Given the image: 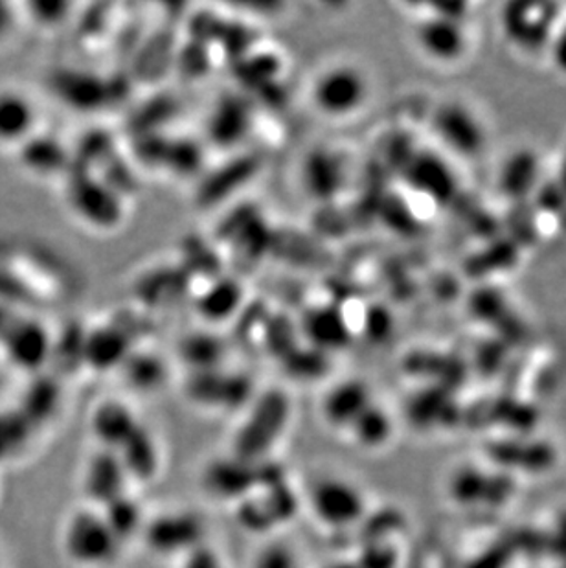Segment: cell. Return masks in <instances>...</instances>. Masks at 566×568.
Segmentation results:
<instances>
[{
  "instance_id": "14",
  "label": "cell",
  "mask_w": 566,
  "mask_h": 568,
  "mask_svg": "<svg viewBox=\"0 0 566 568\" xmlns=\"http://www.w3.org/2000/svg\"><path fill=\"white\" fill-rule=\"evenodd\" d=\"M265 499H243L240 519L251 531H267L271 526L287 520L296 509V500L289 491L287 484L263 489Z\"/></svg>"
},
{
  "instance_id": "3",
  "label": "cell",
  "mask_w": 566,
  "mask_h": 568,
  "mask_svg": "<svg viewBox=\"0 0 566 568\" xmlns=\"http://www.w3.org/2000/svg\"><path fill=\"white\" fill-rule=\"evenodd\" d=\"M0 349L19 368L36 371L49 357V333L21 310L0 302Z\"/></svg>"
},
{
  "instance_id": "11",
  "label": "cell",
  "mask_w": 566,
  "mask_h": 568,
  "mask_svg": "<svg viewBox=\"0 0 566 568\" xmlns=\"http://www.w3.org/2000/svg\"><path fill=\"white\" fill-rule=\"evenodd\" d=\"M406 181L433 203H449L458 190L453 168L436 153H417L406 164Z\"/></svg>"
},
{
  "instance_id": "9",
  "label": "cell",
  "mask_w": 566,
  "mask_h": 568,
  "mask_svg": "<svg viewBox=\"0 0 566 568\" xmlns=\"http://www.w3.org/2000/svg\"><path fill=\"white\" fill-rule=\"evenodd\" d=\"M144 536L153 552L186 556L203 545L204 526L198 515L164 514L145 526Z\"/></svg>"
},
{
  "instance_id": "32",
  "label": "cell",
  "mask_w": 566,
  "mask_h": 568,
  "mask_svg": "<svg viewBox=\"0 0 566 568\" xmlns=\"http://www.w3.org/2000/svg\"><path fill=\"white\" fill-rule=\"evenodd\" d=\"M252 568H299V559L285 542H271L257 554Z\"/></svg>"
},
{
  "instance_id": "21",
  "label": "cell",
  "mask_w": 566,
  "mask_h": 568,
  "mask_svg": "<svg viewBox=\"0 0 566 568\" xmlns=\"http://www.w3.org/2000/svg\"><path fill=\"white\" fill-rule=\"evenodd\" d=\"M305 332L319 348H341L350 341L346 321L335 310H319L311 313Z\"/></svg>"
},
{
  "instance_id": "6",
  "label": "cell",
  "mask_w": 566,
  "mask_h": 568,
  "mask_svg": "<svg viewBox=\"0 0 566 568\" xmlns=\"http://www.w3.org/2000/svg\"><path fill=\"white\" fill-rule=\"evenodd\" d=\"M310 505L316 517L333 528L353 525L364 514L363 494L344 478L316 480L311 486Z\"/></svg>"
},
{
  "instance_id": "19",
  "label": "cell",
  "mask_w": 566,
  "mask_h": 568,
  "mask_svg": "<svg viewBox=\"0 0 566 568\" xmlns=\"http://www.w3.org/2000/svg\"><path fill=\"white\" fill-rule=\"evenodd\" d=\"M114 455L120 458L129 477L150 480L159 469V450L150 433L140 425V429L120 447Z\"/></svg>"
},
{
  "instance_id": "34",
  "label": "cell",
  "mask_w": 566,
  "mask_h": 568,
  "mask_svg": "<svg viewBox=\"0 0 566 568\" xmlns=\"http://www.w3.org/2000/svg\"><path fill=\"white\" fill-rule=\"evenodd\" d=\"M181 568H223V564H221L220 556L212 548L201 545L192 552L186 554Z\"/></svg>"
},
{
  "instance_id": "18",
  "label": "cell",
  "mask_w": 566,
  "mask_h": 568,
  "mask_svg": "<svg viewBox=\"0 0 566 568\" xmlns=\"http://www.w3.org/2000/svg\"><path fill=\"white\" fill-rule=\"evenodd\" d=\"M140 429L139 419L122 403H103L92 416V430L103 449L118 453L125 442Z\"/></svg>"
},
{
  "instance_id": "2",
  "label": "cell",
  "mask_w": 566,
  "mask_h": 568,
  "mask_svg": "<svg viewBox=\"0 0 566 568\" xmlns=\"http://www.w3.org/2000/svg\"><path fill=\"white\" fill-rule=\"evenodd\" d=\"M287 419V397L276 390L265 394L235 436L234 456L245 460H263L282 435Z\"/></svg>"
},
{
  "instance_id": "35",
  "label": "cell",
  "mask_w": 566,
  "mask_h": 568,
  "mask_svg": "<svg viewBox=\"0 0 566 568\" xmlns=\"http://www.w3.org/2000/svg\"><path fill=\"white\" fill-rule=\"evenodd\" d=\"M366 332H368L370 337H375L377 341H383V338L388 335L391 332L392 322L388 318V313L385 310H372L366 316Z\"/></svg>"
},
{
  "instance_id": "10",
  "label": "cell",
  "mask_w": 566,
  "mask_h": 568,
  "mask_svg": "<svg viewBox=\"0 0 566 568\" xmlns=\"http://www.w3.org/2000/svg\"><path fill=\"white\" fill-rule=\"evenodd\" d=\"M416 39L423 54L438 63L458 61L469 47L464 22L438 13H431L427 19H423L417 27Z\"/></svg>"
},
{
  "instance_id": "7",
  "label": "cell",
  "mask_w": 566,
  "mask_h": 568,
  "mask_svg": "<svg viewBox=\"0 0 566 568\" xmlns=\"http://www.w3.org/2000/svg\"><path fill=\"white\" fill-rule=\"evenodd\" d=\"M434 128L451 151L478 156L486 150V128L465 103L445 102L434 114Z\"/></svg>"
},
{
  "instance_id": "5",
  "label": "cell",
  "mask_w": 566,
  "mask_h": 568,
  "mask_svg": "<svg viewBox=\"0 0 566 568\" xmlns=\"http://www.w3.org/2000/svg\"><path fill=\"white\" fill-rule=\"evenodd\" d=\"M557 4L509 2L501 13V27L513 47L528 54L548 49L557 24Z\"/></svg>"
},
{
  "instance_id": "1",
  "label": "cell",
  "mask_w": 566,
  "mask_h": 568,
  "mask_svg": "<svg viewBox=\"0 0 566 568\" xmlns=\"http://www.w3.org/2000/svg\"><path fill=\"white\" fill-rule=\"evenodd\" d=\"M283 483V473L267 460H245L229 456L204 473L206 489L221 499H246L257 488L267 489Z\"/></svg>"
},
{
  "instance_id": "20",
  "label": "cell",
  "mask_w": 566,
  "mask_h": 568,
  "mask_svg": "<svg viewBox=\"0 0 566 568\" xmlns=\"http://www.w3.org/2000/svg\"><path fill=\"white\" fill-rule=\"evenodd\" d=\"M70 197L74 209L80 210L87 220H92V223L108 226L118 220V206L113 195L109 190H103L91 181H74Z\"/></svg>"
},
{
  "instance_id": "28",
  "label": "cell",
  "mask_w": 566,
  "mask_h": 568,
  "mask_svg": "<svg viewBox=\"0 0 566 568\" xmlns=\"http://www.w3.org/2000/svg\"><path fill=\"white\" fill-rule=\"evenodd\" d=\"M33 425L22 410L0 413V462L16 455L27 444Z\"/></svg>"
},
{
  "instance_id": "31",
  "label": "cell",
  "mask_w": 566,
  "mask_h": 568,
  "mask_svg": "<svg viewBox=\"0 0 566 568\" xmlns=\"http://www.w3.org/2000/svg\"><path fill=\"white\" fill-rule=\"evenodd\" d=\"M125 372L131 385L142 390H153L164 381V368L155 357H134Z\"/></svg>"
},
{
  "instance_id": "4",
  "label": "cell",
  "mask_w": 566,
  "mask_h": 568,
  "mask_svg": "<svg viewBox=\"0 0 566 568\" xmlns=\"http://www.w3.org/2000/svg\"><path fill=\"white\" fill-rule=\"evenodd\" d=\"M120 545L103 515L89 509L72 515L64 530V550L72 561L83 567L111 564L120 552Z\"/></svg>"
},
{
  "instance_id": "15",
  "label": "cell",
  "mask_w": 566,
  "mask_h": 568,
  "mask_svg": "<svg viewBox=\"0 0 566 568\" xmlns=\"http://www.w3.org/2000/svg\"><path fill=\"white\" fill-rule=\"evenodd\" d=\"M540 161L534 151L518 150L506 159L498 173V186L509 199L529 197L539 190Z\"/></svg>"
},
{
  "instance_id": "33",
  "label": "cell",
  "mask_w": 566,
  "mask_h": 568,
  "mask_svg": "<svg viewBox=\"0 0 566 568\" xmlns=\"http://www.w3.org/2000/svg\"><path fill=\"white\" fill-rule=\"evenodd\" d=\"M324 365H326V361L322 355H319V352H307V354L293 352V354H287V366L293 376L316 377L324 372Z\"/></svg>"
},
{
  "instance_id": "38",
  "label": "cell",
  "mask_w": 566,
  "mask_h": 568,
  "mask_svg": "<svg viewBox=\"0 0 566 568\" xmlns=\"http://www.w3.org/2000/svg\"><path fill=\"white\" fill-rule=\"evenodd\" d=\"M11 16L8 13V6H0V36H4L10 28Z\"/></svg>"
},
{
  "instance_id": "22",
  "label": "cell",
  "mask_w": 566,
  "mask_h": 568,
  "mask_svg": "<svg viewBox=\"0 0 566 568\" xmlns=\"http://www.w3.org/2000/svg\"><path fill=\"white\" fill-rule=\"evenodd\" d=\"M342 170L335 156L330 153H313L305 164V181L311 192L326 199L337 192L341 184Z\"/></svg>"
},
{
  "instance_id": "30",
  "label": "cell",
  "mask_w": 566,
  "mask_h": 568,
  "mask_svg": "<svg viewBox=\"0 0 566 568\" xmlns=\"http://www.w3.org/2000/svg\"><path fill=\"white\" fill-rule=\"evenodd\" d=\"M182 355L190 365L195 366V371H214L218 361H220L221 346L214 337L198 335V337L188 338L182 346Z\"/></svg>"
},
{
  "instance_id": "40",
  "label": "cell",
  "mask_w": 566,
  "mask_h": 568,
  "mask_svg": "<svg viewBox=\"0 0 566 568\" xmlns=\"http://www.w3.org/2000/svg\"><path fill=\"white\" fill-rule=\"evenodd\" d=\"M338 568H342V567H338Z\"/></svg>"
},
{
  "instance_id": "39",
  "label": "cell",
  "mask_w": 566,
  "mask_h": 568,
  "mask_svg": "<svg viewBox=\"0 0 566 568\" xmlns=\"http://www.w3.org/2000/svg\"><path fill=\"white\" fill-rule=\"evenodd\" d=\"M557 184H559L563 192L566 193V155L565 159H563L562 168H559V178H557Z\"/></svg>"
},
{
  "instance_id": "13",
  "label": "cell",
  "mask_w": 566,
  "mask_h": 568,
  "mask_svg": "<svg viewBox=\"0 0 566 568\" xmlns=\"http://www.w3.org/2000/svg\"><path fill=\"white\" fill-rule=\"evenodd\" d=\"M129 475L122 462L111 450H98L85 471V494L92 503L108 506L125 494Z\"/></svg>"
},
{
  "instance_id": "26",
  "label": "cell",
  "mask_w": 566,
  "mask_h": 568,
  "mask_svg": "<svg viewBox=\"0 0 566 568\" xmlns=\"http://www.w3.org/2000/svg\"><path fill=\"white\" fill-rule=\"evenodd\" d=\"M128 344L125 338L113 329H102L89 337L85 346V357L92 366L108 371L109 366H114L125 357Z\"/></svg>"
},
{
  "instance_id": "29",
  "label": "cell",
  "mask_w": 566,
  "mask_h": 568,
  "mask_svg": "<svg viewBox=\"0 0 566 568\" xmlns=\"http://www.w3.org/2000/svg\"><path fill=\"white\" fill-rule=\"evenodd\" d=\"M240 287L232 282H221L204 295L199 304L201 313L209 318H225L240 304Z\"/></svg>"
},
{
  "instance_id": "8",
  "label": "cell",
  "mask_w": 566,
  "mask_h": 568,
  "mask_svg": "<svg viewBox=\"0 0 566 568\" xmlns=\"http://www.w3.org/2000/svg\"><path fill=\"white\" fill-rule=\"evenodd\" d=\"M315 102L324 113L342 116L357 111L368 97V83L353 67H335L316 81Z\"/></svg>"
},
{
  "instance_id": "17",
  "label": "cell",
  "mask_w": 566,
  "mask_h": 568,
  "mask_svg": "<svg viewBox=\"0 0 566 568\" xmlns=\"http://www.w3.org/2000/svg\"><path fill=\"white\" fill-rule=\"evenodd\" d=\"M368 386L361 381H344L327 394L324 416L337 427L350 429L353 422L372 405Z\"/></svg>"
},
{
  "instance_id": "36",
  "label": "cell",
  "mask_w": 566,
  "mask_h": 568,
  "mask_svg": "<svg viewBox=\"0 0 566 568\" xmlns=\"http://www.w3.org/2000/svg\"><path fill=\"white\" fill-rule=\"evenodd\" d=\"M548 52H550L552 63L556 67L563 75H566V24H563L559 30H556L550 44H548Z\"/></svg>"
},
{
  "instance_id": "16",
  "label": "cell",
  "mask_w": 566,
  "mask_h": 568,
  "mask_svg": "<svg viewBox=\"0 0 566 568\" xmlns=\"http://www.w3.org/2000/svg\"><path fill=\"white\" fill-rule=\"evenodd\" d=\"M36 128V109L16 91H0V144H24Z\"/></svg>"
},
{
  "instance_id": "25",
  "label": "cell",
  "mask_w": 566,
  "mask_h": 568,
  "mask_svg": "<svg viewBox=\"0 0 566 568\" xmlns=\"http://www.w3.org/2000/svg\"><path fill=\"white\" fill-rule=\"evenodd\" d=\"M103 519H105L109 528L113 530L120 542L133 537L142 528L140 506L137 505V500L128 497V494H123L113 503L103 506Z\"/></svg>"
},
{
  "instance_id": "23",
  "label": "cell",
  "mask_w": 566,
  "mask_h": 568,
  "mask_svg": "<svg viewBox=\"0 0 566 568\" xmlns=\"http://www.w3.org/2000/svg\"><path fill=\"white\" fill-rule=\"evenodd\" d=\"M392 429L394 427H392L391 416L375 403H372L350 427L355 440L366 449H377L381 445H385L391 438Z\"/></svg>"
},
{
  "instance_id": "27",
  "label": "cell",
  "mask_w": 566,
  "mask_h": 568,
  "mask_svg": "<svg viewBox=\"0 0 566 568\" xmlns=\"http://www.w3.org/2000/svg\"><path fill=\"white\" fill-rule=\"evenodd\" d=\"M22 164L32 172L52 173L64 164V153L54 140L30 139L21 144Z\"/></svg>"
},
{
  "instance_id": "12",
  "label": "cell",
  "mask_w": 566,
  "mask_h": 568,
  "mask_svg": "<svg viewBox=\"0 0 566 568\" xmlns=\"http://www.w3.org/2000/svg\"><path fill=\"white\" fill-rule=\"evenodd\" d=\"M251 383L245 377L215 371L198 372L188 383L192 399L209 407L235 408L251 397Z\"/></svg>"
},
{
  "instance_id": "37",
  "label": "cell",
  "mask_w": 566,
  "mask_h": 568,
  "mask_svg": "<svg viewBox=\"0 0 566 568\" xmlns=\"http://www.w3.org/2000/svg\"><path fill=\"white\" fill-rule=\"evenodd\" d=\"M69 4H58V2H50V4H30V10L33 11L36 19L41 22H55L63 19L64 10Z\"/></svg>"
},
{
  "instance_id": "24",
  "label": "cell",
  "mask_w": 566,
  "mask_h": 568,
  "mask_svg": "<svg viewBox=\"0 0 566 568\" xmlns=\"http://www.w3.org/2000/svg\"><path fill=\"white\" fill-rule=\"evenodd\" d=\"M54 89L59 97L70 102V105L91 109L100 102V83L89 75L74 72H59L54 78Z\"/></svg>"
}]
</instances>
